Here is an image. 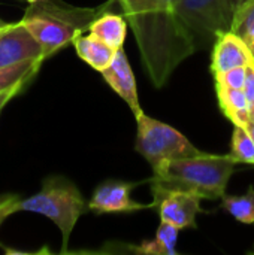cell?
Listing matches in <instances>:
<instances>
[{"mask_svg": "<svg viewBox=\"0 0 254 255\" xmlns=\"http://www.w3.org/2000/svg\"><path fill=\"white\" fill-rule=\"evenodd\" d=\"M237 164L238 160L232 154L207 152L157 164L148 179L153 193V209H159L160 202L174 191L193 193L207 200H223Z\"/></svg>", "mask_w": 254, "mask_h": 255, "instance_id": "cell-1", "label": "cell"}, {"mask_svg": "<svg viewBox=\"0 0 254 255\" xmlns=\"http://www.w3.org/2000/svg\"><path fill=\"white\" fill-rule=\"evenodd\" d=\"M112 1L109 0L99 7H76L61 0H40L30 3L21 24L43 48L45 57H51L61 48L88 30L90 25L105 13Z\"/></svg>", "mask_w": 254, "mask_h": 255, "instance_id": "cell-2", "label": "cell"}, {"mask_svg": "<svg viewBox=\"0 0 254 255\" xmlns=\"http://www.w3.org/2000/svg\"><path fill=\"white\" fill-rule=\"evenodd\" d=\"M34 212L51 220L61 233V253H67L70 235L78 220L88 211L79 188L64 176H49L40 191L19 200L18 212Z\"/></svg>", "mask_w": 254, "mask_h": 255, "instance_id": "cell-3", "label": "cell"}, {"mask_svg": "<svg viewBox=\"0 0 254 255\" xmlns=\"http://www.w3.org/2000/svg\"><path fill=\"white\" fill-rule=\"evenodd\" d=\"M243 0H180L177 15L196 49L216 42L217 36L231 31L235 12Z\"/></svg>", "mask_w": 254, "mask_h": 255, "instance_id": "cell-4", "label": "cell"}, {"mask_svg": "<svg viewBox=\"0 0 254 255\" xmlns=\"http://www.w3.org/2000/svg\"><path fill=\"white\" fill-rule=\"evenodd\" d=\"M138 121V137L135 149L156 167L157 164L168 160L187 158L202 154L183 133L142 114Z\"/></svg>", "mask_w": 254, "mask_h": 255, "instance_id": "cell-5", "label": "cell"}, {"mask_svg": "<svg viewBox=\"0 0 254 255\" xmlns=\"http://www.w3.org/2000/svg\"><path fill=\"white\" fill-rule=\"evenodd\" d=\"M31 58H45L43 48L31 33L18 22H9L0 30V67Z\"/></svg>", "mask_w": 254, "mask_h": 255, "instance_id": "cell-6", "label": "cell"}, {"mask_svg": "<svg viewBox=\"0 0 254 255\" xmlns=\"http://www.w3.org/2000/svg\"><path fill=\"white\" fill-rule=\"evenodd\" d=\"M138 185V182L124 181H106L100 184L88 202V211L94 214H117L153 209L151 203L144 205L130 199V193Z\"/></svg>", "mask_w": 254, "mask_h": 255, "instance_id": "cell-7", "label": "cell"}, {"mask_svg": "<svg viewBox=\"0 0 254 255\" xmlns=\"http://www.w3.org/2000/svg\"><path fill=\"white\" fill-rule=\"evenodd\" d=\"M102 76L109 84V87L129 105L135 118H139L144 111L139 105L136 79L123 48L117 51L111 66L102 72Z\"/></svg>", "mask_w": 254, "mask_h": 255, "instance_id": "cell-8", "label": "cell"}, {"mask_svg": "<svg viewBox=\"0 0 254 255\" xmlns=\"http://www.w3.org/2000/svg\"><path fill=\"white\" fill-rule=\"evenodd\" d=\"M249 64H254L250 46L234 31L220 33L214 42L211 55L213 75Z\"/></svg>", "mask_w": 254, "mask_h": 255, "instance_id": "cell-9", "label": "cell"}, {"mask_svg": "<svg viewBox=\"0 0 254 255\" xmlns=\"http://www.w3.org/2000/svg\"><path fill=\"white\" fill-rule=\"evenodd\" d=\"M201 200L198 194L174 191L169 193L159 205V214L162 221L174 224L180 230L196 229V215L202 212Z\"/></svg>", "mask_w": 254, "mask_h": 255, "instance_id": "cell-10", "label": "cell"}, {"mask_svg": "<svg viewBox=\"0 0 254 255\" xmlns=\"http://www.w3.org/2000/svg\"><path fill=\"white\" fill-rule=\"evenodd\" d=\"M216 93L219 99V105L222 112L228 120L234 123V126L244 127L249 130L252 124V112L250 103L244 90L228 88L222 85H216Z\"/></svg>", "mask_w": 254, "mask_h": 255, "instance_id": "cell-11", "label": "cell"}, {"mask_svg": "<svg viewBox=\"0 0 254 255\" xmlns=\"http://www.w3.org/2000/svg\"><path fill=\"white\" fill-rule=\"evenodd\" d=\"M76 54L79 55L81 60H84L88 66H91L94 70L97 72H103L105 69H108L117 54L118 49L111 48L109 45H106L105 42H102L99 37H96L94 34H87L82 36L79 34L75 40H73Z\"/></svg>", "mask_w": 254, "mask_h": 255, "instance_id": "cell-12", "label": "cell"}, {"mask_svg": "<svg viewBox=\"0 0 254 255\" xmlns=\"http://www.w3.org/2000/svg\"><path fill=\"white\" fill-rule=\"evenodd\" d=\"M88 30L111 48L120 49L123 48L127 34V21L121 15L105 12L90 25Z\"/></svg>", "mask_w": 254, "mask_h": 255, "instance_id": "cell-13", "label": "cell"}, {"mask_svg": "<svg viewBox=\"0 0 254 255\" xmlns=\"http://www.w3.org/2000/svg\"><path fill=\"white\" fill-rule=\"evenodd\" d=\"M180 229L174 224L162 221L156 236L151 241H144L138 247H130L129 250L135 254L142 255H177V241Z\"/></svg>", "mask_w": 254, "mask_h": 255, "instance_id": "cell-14", "label": "cell"}, {"mask_svg": "<svg viewBox=\"0 0 254 255\" xmlns=\"http://www.w3.org/2000/svg\"><path fill=\"white\" fill-rule=\"evenodd\" d=\"M43 61L45 58H31L12 66L0 67V93L18 85L19 82L31 81Z\"/></svg>", "mask_w": 254, "mask_h": 255, "instance_id": "cell-15", "label": "cell"}, {"mask_svg": "<svg viewBox=\"0 0 254 255\" xmlns=\"http://www.w3.org/2000/svg\"><path fill=\"white\" fill-rule=\"evenodd\" d=\"M222 208L243 224H254V187L243 196H225Z\"/></svg>", "mask_w": 254, "mask_h": 255, "instance_id": "cell-16", "label": "cell"}, {"mask_svg": "<svg viewBox=\"0 0 254 255\" xmlns=\"http://www.w3.org/2000/svg\"><path fill=\"white\" fill-rule=\"evenodd\" d=\"M231 31L238 34L249 46L254 45V0H243L235 12Z\"/></svg>", "mask_w": 254, "mask_h": 255, "instance_id": "cell-17", "label": "cell"}, {"mask_svg": "<svg viewBox=\"0 0 254 255\" xmlns=\"http://www.w3.org/2000/svg\"><path fill=\"white\" fill-rule=\"evenodd\" d=\"M231 154L238 160V163L254 164V137L247 128L235 126Z\"/></svg>", "mask_w": 254, "mask_h": 255, "instance_id": "cell-18", "label": "cell"}, {"mask_svg": "<svg viewBox=\"0 0 254 255\" xmlns=\"http://www.w3.org/2000/svg\"><path fill=\"white\" fill-rule=\"evenodd\" d=\"M246 76H247V66H241V67H235L222 73H216L214 81H216V85L235 88V90H244Z\"/></svg>", "mask_w": 254, "mask_h": 255, "instance_id": "cell-19", "label": "cell"}, {"mask_svg": "<svg viewBox=\"0 0 254 255\" xmlns=\"http://www.w3.org/2000/svg\"><path fill=\"white\" fill-rule=\"evenodd\" d=\"M19 197L15 194L10 196H4L0 199V227L4 223L6 218H9L10 215H13L15 212H18V203H19Z\"/></svg>", "mask_w": 254, "mask_h": 255, "instance_id": "cell-20", "label": "cell"}, {"mask_svg": "<svg viewBox=\"0 0 254 255\" xmlns=\"http://www.w3.org/2000/svg\"><path fill=\"white\" fill-rule=\"evenodd\" d=\"M30 81H24V82H19L18 85H15V87H12V88H9V90H6V91H1L0 93V114H1V111L4 109V106L28 84Z\"/></svg>", "mask_w": 254, "mask_h": 255, "instance_id": "cell-21", "label": "cell"}, {"mask_svg": "<svg viewBox=\"0 0 254 255\" xmlns=\"http://www.w3.org/2000/svg\"><path fill=\"white\" fill-rule=\"evenodd\" d=\"M244 93L247 96V100L250 106L254 105V64L247 66V76H246V85H244Z\"/></svg>", "mask_w": 254, "mask_h": 255, "instance_id": "cell-22", "label": "cell"}, {"mask_svg": "<svg viewBox=\"0 0 254 255\" xmlns=\"http://www.w3.org/2000/svg\"><path fill=\"white\" fill-rule=\"evenodd\" d=\"M117 1H120L124 16H127V15L133 13L135 10H138L147 0H117Z\"/></svg>", "mask_w": 254, "mask_h": 255, "instance_id": "cell-23", "label": "cell"}, {"mask_svg": "<svg viewBox=\"0 0 254 255\" xmlns=\"http://www.w3.org/2000/svg\"><path fill=\"white\" fill-rule=\"evenodd\" d=\"M249 131L252 133V136L254 137V121H252V124H250V127H249Z\"/></svg>", "mask_w": 254, "mask_h": 255, "instance_id": "cell-24", "label": "cell"}, {"mask_svg": "<svg viewBox=\"0 0 254 255\" xmlns=\"http://www.w3.org/2000/svg\"><path fill=\"white\" fill-rule=\"evenodd\" d=\"M7 24H9V22H6V21H3V19L0 18V28H1V27H4V25H7Z\"/></svg>", "mask_w": 254, "mask_h": 255, "instance_id": "cell-25", "label": "cell"}, {"mask_svg": "<svg viewBox=\"0 0 254 255\" xmlns=\"http://www.w3.org/2000/svg\"><path fill=\"white\" fill-rule=\"evenodd\" d=\"M250 112H252V121H254V105L250 106Z\"/></svg>", "mask_w": 254, "mask_h": 255, "instance_id": "cell-26", "label": "cell"}, {"mask_svg": "<svg viewBox=\"0 0 254 255\" xmlns=\"http://www.w3.org/2000/svg\"><path fill=\"white\" fill-rule=\"evenodd\" d=\"M27 3H36V1H40V0H25Z\"/></svg>", "mask_w": 254, "mask_h": 255, "instance_id": "cell-27", "label": "cell"}, {"mask_svg": "<svg viewBox=\"0 0 254 255\" xmlns=\"http://www.w3.org/2000/svg\"><path fill=\"white\" fill-rule=\"evenodd\" d=\"M250 49H252V54H253V58H254V45L253 46H250Z\"/></svg>", "mask_w": 254, "mask_h": 255, "instance_id": "cell-28", "label": "cell"}, {"mask_svg": "<svg viewBox=\"0 0 254 255\" xmlns=\"http://www.w3.org/2000/svg\"><path fill=\"white\" fill-rule=\"evenodd\" d=\"M1 28H3V27H1ZM1 28H0V30H1Z\"/></svg>", "mask_w": 254, "mask_h": 255, "instance_id": "cell-29", "label": "cell"}]
</instances>
